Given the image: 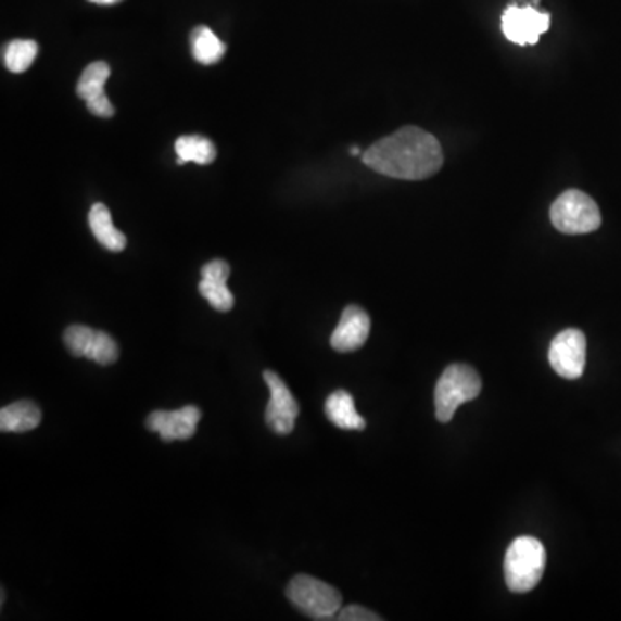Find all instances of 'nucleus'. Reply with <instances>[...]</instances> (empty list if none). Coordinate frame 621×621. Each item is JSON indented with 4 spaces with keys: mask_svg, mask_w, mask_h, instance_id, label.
<instances>
[{
    "mask_svg": "<svg viewBox=\"0 0 621 621\" xmlns=\"http://www.w3.org/2000/svg\"><path fill=\"white\" fill-rule=\"evenodd\" d=\"M325 415L335 427L342 430H365L366 420L357 415L353 395L345 391H335L325 403Z\"/></svg>",
    "mask_w": 621,
    "mask_h": 621,
    "instance_id": "nucleus-13",
    "label": "nucleus"
},
{
    "mask_svg": "<svg viewBox=\"0 0 621 621\" xmlns=\"http://www.w3.org/2000/svg\"><path fill=\"white\" fill-rule=\"evenodd\" d=\"M587 341L584 332L568 328L553 339L549 347V363L559 377L579 380L585 370Z\"/></svg>",
    "mask_w": 621,
    "mask_h": 621,
    "instance_id": "nucleus-7",
    "label": "nucleus"
},
{
    "mask_svg": "<svg viewBox=\"0 0 621 621\" xmlns=\"http://www.w3.org/2000/svg\"><path fill=\"white\" fill-rule=\"evenodd\" d=\"M90 2L99 5H113L118 4V2H122V0H90Z\"/></svg>",
    "mask_w": 621,
    "mask_h": 621,
    "instance_id": "nucleus-23",
    "label": "nucleus"
},
{
    "mask_svg": "<svg viewBox=\"0 0 621 621\" xmlns=\"http://www.w3.org/2000/svg\"><path fill=\"white\" fill-rule=\"evenodd\" d=\"M64 344L75 357H87L102 366L118 362L119 347L110 333L85 325H72L64 332Z\"/></svg>",
    "mask_w": 621,
    "mask_h": 621,
    "instance_id": "nucleus-6",
    "label": "nucleus"
},
{
    "mask_svg": "<svg viewBox=\"0 0 621 621\" xmlns=\"http://www.w3.org/2000/svg\"><path fill=\"white\" fill-rule=\"evenodd\" d=\"M190 46H192L193 60L204 64V66L219 63L227 52V46L207 26L193 28L192 35H190Z\"/></svg>",
    "mask_w": 621,
    "mask_h": 621,
    "instance_id": "nucleus-15",
    "label": "nucleus"
},
{
    "mask_svg": "<svg viewBox=\"0 0 621 621\" xmlns=\"http://www.w3.org/2000/svg\"><path fill=\"white\" fill-rule=\"evenodd\" d=\"M42 411L31 401H17L0 409V430L5 433H25L37 429Z\"/></svg>",
    "mask_w": 621,
    "mask_h": 621,
    "instance_id": "nucleus-12",
    "label": "nucleus"
},
{
    "mask_svg": "<svg viewBox=\"0 0 621 621\" xmlns=\"http://www.w3.org/2000/svg\"><path fill=\"white\" fill-rule=\"evenodd\" d=\"M177 151V164H186L189 161L198 164H211L216 160L215 143L201 135H183L175 142Z\"/></svg>",
    "mask_w": 621,
    "mask_h": 621,
    "instance_id": "nucleus-16",
    "label": "nucleus"
},
{
    "mask_svg": "<svg viewBox=\"0 0 621 621\" xmlns=\"http://www.w3.org/2000/svg\"><path fill=\"white\" fill-rule=\"evenodd\" d=\"M38 46L34 40H13L4 49V64L11 73H25L37 58Z\"/></svg>",
    "mask_w": 621,
    "mask_h": 621,
    "instance_id": "nucleus-18",
    "label": "nucleus"
},
{
    "mask_svg": "<svg viewBox=\"0 0 621 621\" xmlns=\"http://www.w3.org/2000/svg\"><path fill=\"white\" fill-rule=\"evenodd\" d=\"M546 549L538 538H515L504 556V580L509 591L525 594L537 587L546 570Z\"/></svg>",
    "mask_w": 621,
    "mask_h": 621,
    "instance_id": "nucleus-2",
    "label": "nucleus"
},
{
    "mask_svg": "<svg viewBox=\"0 0 621 621\" xmlns=\"http://www.w3.org/2000/svg\"><path fill=\"white\" fill-rule=\"evenodd\" d=\"M199 292L211 306L215 307L216 310H221V313H227L236 304V299L228 289L227 281L202 278L201 283H199Z\"/></svg>",
    "mask_w": 621,
    "mask_h": 621,
    "instance_id": "nucleus-19",
    "label": "nucleus"
},
{
    "mask_svg": "<svg viewBox=\"0 0 621 621\" xmlns=\"http://www.w3.org/2000/svg\"><path fill=\"white\" fill-rule=\"evenodd\" d=\"M348 152H351V155H359V154H362V149L351 148V149H348Z\"/></svg>",
    "mask_w": 621,
    "mask_h": 621,
    "instance_id": "nucleus-24",
    "label": "nucleus"
},
{
    "mask_svg": "<svg viewBox=\"0 0 621 621\" xmlns=\"http://www.w3.org/2000/svg\"><path fill=\"white\" fill-rule=\"evenodd\" d=\"M370 330L371 319L368 313L359 306H347L330 337V345L337 353H354L366 344Z\"/></svg>",
    "mask_w": 621,
    "mask_h": 621,
    "instance_id": "nucleus-11",
    "label": "nucleus"
},
{
    "mask_svg": "<svg viewBox=\"0 0 621 621\" xmlns=\"http://www.w3.org/2000/svg\"><path fill=\"white\" fill-rule=\"evenodd\" d=\"M550 16L535 5H509L503 14V34L517 46H535L538 37L549 30Z\"/></svg>",
    "mask_w": 621,
    "mask_h": 621,
    "instance_id": "nucleus-8",
    "label": "nucleus"
},
{
    "mask_svg": "<svg viewBox=\"0 0 621 621\" xmlns=\"http://www.w3.org/2000/svg\"><path fill=\"white\" fill-rule=\"evenodd\" d=\"M87 104V110L97 116V118H111L114 114V105L111 104L107 96L93 97L90 101L85 102Z\"/></svg>",
    "mask_w": 621,
    "mask_h": 621,
    "instance_id": "nucleus-22",
    "label": "nucleus"
},
{
    "mask_svg": "<svg viewBox=\"0 0 621 621\" xmlns=\"http://www.w3.org/2000/svg\"><path fill=\"white\" fill-rule=\"evenodd\" d=\"M363 163L373 172L397 180H427L444 164L441 143L418 126H404L378 140L363 154Z\"/></svg>",
    "mask_w": 621,
    "mask_h": 621,
    "instance_id": "nucleus-1",
    "label": "nucleus"
},
{
    "mask_svg": "<svg viewBox=\"0 0 621 621\" xmlns=\"http://www.w3.org/2000/svg\"><path fill=\"white\" fill-rule=\"evenodd\" d=\"M482 392L480 375L468 365L445 368L435 385V416L441 423H449L461 404L479 397Z\"/></svg>",
    "mask_w": 621,
    "mask_h": 621,
    "instance_id": "nucleus-3",
    "label": "nucleus"
},
{
    "mask_svg": "<svg viewBox=\"0 0 621 621\" xmlns=\"http://www.w3.org/2000/svg\"><path fill=\"white\" fill-rule=\"evenodd\" d=\"M110 75V64L104 63V61H96V63L89 64V66L85 67L80 80L76 85V93L85 102L90 101L93 97L104 96V85Z\"/></svg>",
    "mask_w": 621,
    "mask_h": 621,
    "instance_id": "nucleus-17",
    "label": "nucleus"
},
{
    "mask_svg": "<svg viewBox=\"0 0 621 621\" xmlns=\"http://www.w3.org/2000/svg\"><path fill=\"white\" fill-rule=\"evenodd\" d=\"M202 413L198 406L180 407L177 411H154L145 424L151 432L160 433L164 442L187 441L198 430Z\"/></svg>",
    "mask_w": 621,
    "mask_h": 621,
    "instance_id": "nucleus-10",
    "label": "nucleus"
},
{
    "mask_svg": "<svg viewBox=\"0 0 621 621\" xmlns=\"http://www.w3.org/2000/svg\"><path fill=\"white\" fill-rule=\"evenodd\" d=\"M201 277L210 278V280L227 281L228 277H230V265L223 259L210 261L207 265L202 266Z\"/></svg>",
    "mask_w": 621,
    "mask_h": 621,
    "instance_id": "nucleus-21",
    "label": "nucleus"
},
{
    "mask_svg": "<svg viewBox=\"0 0 621 621\" xmlns=\"http://www.w3.org/2000/svg\"><path fill=\"white\" fill-rule=\"evenodd\" d=\"M286 592L290 603L313 620H332L341 611V592L313 576H294Z\"/></svg>",
    "mask_w": 621,
    "mask_h": 621,
    "instance_id": "nucleus-5",
    "label": "nucleus"
},
{
    "mask_svg": "<svg viewBox=\"0 0 621 621\" xmlns=\"http://www.w3.org/2000/svg\"><path fill=\"white\" fill-rule=\"evenodd\" d=\"M550 221L556 230L567 236H582L596 231L603 223L596 201L582 192L571 189L562 192L550 206Z\"/></svg>",
    "mask_w": 621,
    "mask_h": 621,
    "instance_id": "nucleus-4",
    "label": "nucleus"
},
{
    "mask_svg": "<svg viewBox=\"0 0 621 621\" xmlns=\"http://www.w3.org/2000/svg\"><path fill=\"white\" fill-rule=\"evenodd\" d=\"M89 225L93 237L102 248L111 252H122L126 248V237L114 227L110 210L101 202L93 204L89 213Z\"/></svg>",
    "mask_w": 621,
    "mask_h": 621,
    "instance_id": "nucleus-14",
    "label": "nucleus"
},
{
    "mask_svg": "<svg viewBox=\"0 0 621 621\" xmlns=\"http://www.w3.org/2000/svg\"><path fill=\"white\" fill-rule=\"evenodd\" d=\"M263 377L271 394V400L266 407V424L278 435H289L294 430L295 420H297V401L287 383L275 371L266 370Z\"/></svg>",
    "mask_w": 621,
    "mask_h": 621,
    "instance_id": "nucleus-9",
    "label": "nucleus"
},
{
    "mask_svg": "<svg viewBox=\"0 0 621 621\" xmlns=\"http://www.w3.org/2000/svg\"><path fill=\"white\" fill-rule=\"evenodd\" d=\"M337 620L342 621H380L382 618L363 606H347L337 613Z\"/></svg>",
    "mask_w": 621,
    "mask_h": 621,
    "instance_id": "nucleus-20",
    "label": "nucleus"
}]
</instances>
